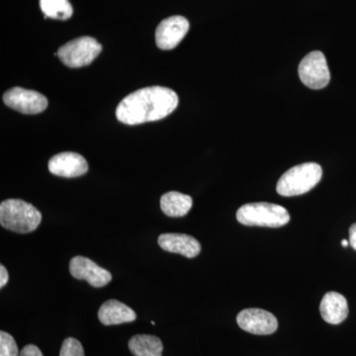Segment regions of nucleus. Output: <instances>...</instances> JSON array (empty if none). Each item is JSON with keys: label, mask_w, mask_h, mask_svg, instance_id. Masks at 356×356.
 <instances>
[{"label": "nucleus", "mask_w": 356, "mask_h": 356, "mask_svg": "<svg viewBox=\"0 0 356 356\" xmlns=\"http://www.w3.org/2000/svg\"><path fill=\"white\" fill-rule=\"evenodd\" d=\"M178 105V96L172 89L149 86L126 96L116 109V117L126 125L161 120L172 113Z\"/></svg>", "instance_id": "f257e3e1"}, {"label": "nucleus", "mask_w": 356, "mask_h": 356, "mask_svg": "<svg viewBox=\"0 0 356 356\" xmlns=\"http://www.w3.org/2000/svg\"><path fill=\"white\" fill-rule=\"evenodd\" d=\"M41 212L21 199H7L0 204V224L18 234H28L38 228Z\"/></svg>", "instance_id": "f03ea898"}, {"label": "nucleus", "mask_w": 356, "mask_h": 356, "mask_svg": "<svg viewBox=\"0 0 356 356\" xmlns=\"http://www.w3.org/2000/svg\"><path fill=\"white\" fill-rule=\"evenodd\" d=\"M323 177L322 166L306 163L293 166L287 170L276 185V191L284 197H293L312 191Z\"/></svg>", "instance_id": "7ed1b4c3"}, {"label": "nucleus", "mask_w": 356, "mask_h": 356, "mask_svg": "<svg viewBox=\"0 0 356 356\" xmlns=\"http://www.w3.org/2000/svg\"><path fill=\"white\" fill-rule=\"evenodd\" d=\"M236 220L248 227L280 228L290 222V214L287 209L277 204L248 203L238 210Z\"/></svg>", "instance_id": "20e7f679"}, {"label": "nucleus", "mask_w": 356, "mask_h": 356, "mask_svg": "<svg viewBox=\"0 0 356 356\" xmlns=\"http://www.w3.org/2000/svg\"><path fill=\"white\" fill-rule=\"evenodd\" d=\"M102 46L92 37H79L60 47L58 57L70 69L90 65L102 53Z\"/></svg>", "instance_id": "39448f33"}, {"label": "nucleus", "mask_w": 356, "mask_h": 356, "mask_svg": "<svg viewBox=\"0 0 356 356\" xmlns=\"http://www.w3.org/2000/svg\"><path fill=\"white\" fill-rule=\"evenodd\" d=\"M298 72L302 83L311 89L325 88L331 81L327 58L322 51L308 54L300 63Z\"/></svg>", "instance_id": "423d86ee"}, {"label": "nucleus", "mask_w": 356, "mask_h": 356, "mask_svg": "<svg viewBox=\"0 0 356 356\" xmlns=\"http://www.w3.org/2000/svg\"><path fill=\"white\" fill-rule=\"evenodd\" d=\"M3 102L7 106L23 114H38L48 106V99L37 91L13 88L6 91Z\"/></svg>", "instance_id": "0eeeda50"}, {"label": "nucleus", "mask_w": 356, "mask_h": 356, "mask_svg": "<svg viewBox=\"0 0 356 356\" xmlns=\"http://www.w3.org/2000/svg\"><path fill=\"white\" fill-rule=\"evenodd\" d=\"M236 323L243 331L259 336H267L277 331V318L262 309H245L236 316Z\"/></svg>", "instance_id": "6e6552de"}, {"label": "nucleus", "mask_w": 356, "mask_h": 356, "mask_svg": "<svg viewBox=\"0 0 356 356\" xmlns=\"http://www.w3.org/2000/svg\"><path fill=\"white\" fill-rule=\"evenodd\" d=\"M188 30V20L184 16L175 15L166 18L156 28V46L161 50H172L184 40Z\"/></svg>", "instance_id": "1a4fd4ad"}, {"label": "nucleus", "mask_w": 356, "mask_h": 356, "mask_svg": "<svg viewBox=\"0 0 356 356\" xmlns=\"http://www.w3.org/2000/svg\"><path fill=\"white\" fill-rule=\"evenodd\" d=\"M70 273L74 278L88 281L91 286L99 288L112 280L111 273L86 257H77L70 262Z\"/></svg>", "instance_id": "9d476101"}, {"label": "nucleus", "mask_w": 356, "mask_h": 356, "mask_svg": "<svg viewBox=\"0 0 356 356\" xmlns=\"http://www.w3.org/2000/svg\"><path fill=\"white\" fill-rule=\"evenodd\" d=\"M49 170L58 177H81L88 172V163L81 154L65 152L56 154L49 161Z\"/></svg>", "instance_id": "9b49d317"}, {"label": "nucleus", "mask_w": 356, "mask_h": 356, "mask_svg": "<svg viewBox=\"0 0 356 356\" xmlns=\"http://www.w3.org/2000/svg\"><path fill=\"white\" fill-rule=\"evenodd\" d=\"M158 243L165 252L181 254L187 259H193L201 252L200 243L184 234H163L159 236Z\"/></svg>", "instance_id": "f8f14e48"}, {"label": "nucleus", "mask_w": 356, "mask_h": 356, "mask_svg": "<svg viewBox=\"0 0 356 356\" xmlns=\"http://www.w3.org/2000/svg\"><path fill=\"white\" fill-rule=\"evenodd\" d=\"M320 312L325 322L331 325L343 323L348 316L346 297L337 292H327L321 301Z\"/></svg>", "instance_id": "ddd939ff"}, {"label": "nucleus", "mask_w": 356, "mask_h": 356, "mask_svg": "<svg viewBox=\"0 0 356 356\" xmlns=\"http://www.w3.org/2000/svg\"><path fill=\"white\" fill-rule=\"evenodd\" d=\"M98 318L104 325H120L134 322L137 314L118 300H108L100 307Z\"/></svg>", "instance_id": "4468645a"}, {"label": "nucleus", "mask_w": 356, "mask_h": 356, "mask_svg": "<svg viewBox=\"0 0 356 356\" xmlns=\"http://www.w3.org/2000/svg\"><path fill=\"white\" fill-rule=\"evenodd\" d=\"M193 200L189 195L170 191L161 198V209L168 217H184L191 211Z\"/></svg>", "instance_id": "2eb2a0df"}, {"label": "nucleus", "mask_w": 356, "mask_h": 356, "mask_svg": "<svg viewBox=\"0 0 356 356\" xmlns=\"http://www.w3.org/2000/svg\"><path fill=\"white\" fill-rule=\"evenodd\" d=\"M129 350L134 356H163V344L158 337L137 334L129 341Z\"/></svg>", "instance_id": "dca6fc26"}, {"label": "nucleus", "mask_w": 356, "mask_h": 356, "mask_svg": "<svg viewBox=\"0 0 356 356\" xmlns=\"http://www.w3.org/2000/svg\"><path fill=\"white\" fill-rule=\"evenodd\" d=\"M40 7L44 17L57 20L70 19L74 13L69 0H40Z\"/></svg>", "instance_id": "f3484780"}, {"label": "nucleus", "mask_w": 356, "mask_h": 356, "mask_svg": "<svg viewBox=\"0 0 356 356\" xmlns=\"http://www.w3.org/2000/svg\"><path fill=\"white\" fill-rule=\"evenodd\" d=\"M0 356H19L15 339L3 331L0 332Z\"/></svg>", "instance_id": "a211bd4d"}, {"label": "nucleus", "mask_w": 356, "mask_h": 356, "mask_svg": "<svg viewBox=\"0 0 356 356\" xmlns=\"http://www.w3.org/2000/svg\"><path fill=\"white\" fill-rule=\"evenodd\" d=\"M60 356H84L83 346L74 337L65 339L60 348Z\"/></svg>", "instance_id": "6ab92c4d"}, {"label": "nucleus", "mask_w": 356, "mask_h": 356, "mask_svg": "<svg viewBox=\"0 0 356 356\" xmlns=\"http://www.w3.org/2000/svg\"><path fill=\"white\" fill-rule=\"evenodd\" d=\"M19 356H44L38 346L34 344H28L20 351Z\"/></svg>", "instance_id": "aec40b11"}, {"label": "nucleus", "mask_w": 356, "mask_h": 356, "mask_svg": "<svg viewBox=\"0 0 356 356\" xmlns=\"http://www.w3.org/2000/svg\"><path fill=\"white\" fill-rule=\"evenodd\" d=\"M9 280L8 273L4 266H0V288H3Z\"/></svg>", "instance_id": "412c9836"}, {"label": "nucleus", "mask_w": 356, "mask_h": 356, "mask_svg": "<svg viewBox=\"0 0 356 356\" xmlns=\"http://www.w3.org/2000/svg\"><path fill=\"white\" fill-rule=\"evenodd\" d=\"M350 243L353 250H356V224L351 225L350 228Z\"/></svg>", "instance_id": "4be33fe9"}, {"label": "nucleus", "mask_w": 356, "mask_h": 356, "mask_svg": "<svg viewBox=\"0 0 356 356\" xmlns=\"http://www.w3.org/2000/svg\"><path fill=\"white\" fill-rule=\"evenodd\" d=\"M350 245V242L346 240L341 241V245H343V248L348 247V245Z\"/></svg>", "instance_id": "5701e85b"}]
</instances>
